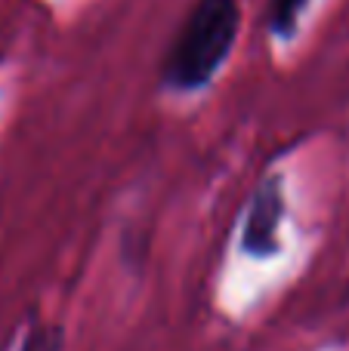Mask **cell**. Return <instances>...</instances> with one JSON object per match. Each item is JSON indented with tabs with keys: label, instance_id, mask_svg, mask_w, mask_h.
I'll use <instances>...</instances> for the list:
<instances>
[{
	"label": "cell",
	"instance_id": "obj_1",
	"mask_svg": "<svg viewBox=\"0 0 349 351\" xmlns=\"http://www.w3.org/2000/svg\"><path fill=\"white\" fill-rule=\"evenodd\" d=\"M241 28L238 0H195L179 25L161 65V77L170 90H204L226 65Z\"/></svg>",
	"mask_w": 349,
	"mask_h": 351
},
{
	"label": "cell",
	"instance_id": "obj_2",
	"mask_svg": "<svg viewBox=\"0 0 349 351\" xmlns=\"http://www.w3.org/2000/svg\"><path fill=\"white\" fill-rule=\"evenodd\" d=\"M284 219V182L282 176H269L254 191L245 219L241 250L254 259H269L278 253V228Z\"/></svg>",
	"mask_w": 349,
	"mask_h": 351
},
{
	"label": "cell",
	"instance_id": "obj_3",
	"mask_svg": "<svg viewBox=\"0 0 349 351\" xmlns=\"http://www.w3.org/2000/svg\"><path fill=\"white\" fill-rule=\"evenodd\" d=\"M309 6V0H269V12H266V25L275 37L288 40L297 34L303 10Z\"/></svg>",
	"mask_w": 349,
	"mask_h": 351
},
{
	"label": "cell",
	"instance_id": "obj_4",
	"mask_svg": "<svg viewBox=\"0 0 349 351\" xmlns=\"http://www.w3.org/2000/svg\"><path fill=\"white\" fill-rule=\"evenodd\" d=\"M19 351H62V330L47 327V324H34L25 333V342Z\"/></svg>",
	"mask_w": 349,
	"mask_h": 351
}]
</instances>
